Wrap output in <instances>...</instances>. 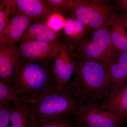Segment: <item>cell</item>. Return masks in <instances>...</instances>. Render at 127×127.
I'll list each match as a JSON object with an SVG mask.
<instances>
[{
  "label": "cell",
  "mask_w": 127,
  "mask_h": 127,
  "mask_svg": "<svg viewBox=\"0 0 127 127\" xmlns=\"http://www.w3.org/2000/svg\"><path fill=\"white\" fill-rule=\"evenodd\" d=\"M108 69L106 65L96 60L76 61L74 77L64 91L80 103L96 104L105 95H109Z\"/></svg>",
  "instance_id": "obj_1"
},
{
  "label": "cell",
  "mask_w": 127,
  "mask_h": 127,
  "mask_svg": "<svg viewBox=\"0 0 127 127\" xmlns=\"http://www.w3.org/2000/svg\"><path fill=\"white\" fill-rule=\"evenodd\" d=\"M53 65L29 61L20 55L9 84L19 97L36 100L46 88L56 84Z\"/></svg>",
  "instance_id": "obj_2"
},
{
  "label": "cell",
  "mask_w": 127,
  "mask_h": 127,
  "mask_svg": "<svg viewBox=\"0 0 127 127\" xmlns=\"http://www.w3.org/2000/svg\"><path fill=\"white\" fill-rule=\"evenodd\" d=\"M80 103L77 100L56 84L46 88L31 104L37 121L52 120L66 118L70 114L74 115Z\"/></svg>",
  "instance_id": "obj_3"
},
{
  "label": "cell",
  "mask_w": 127,
  "mask_h": 127,
  "mask_svg": "<svg viewBox=\"0 0 127 127\" xmlns=\"http://www.w3.org/2000/svg\"><path fill=\"white\" fill-rule=\"evenodd\" d=\"M110 26L94 30L91 40L82 39L70 43L76 61L85 59L101 62L108 67L118 59L120 53L116 50L111 41Z\"/></svg>",
  "instance_id": "obj_4"
},
{
  "label": "cell",
  "mask_w": 127,
  "mask_h": 127,
  "mask_svg": "<svg viewBox=\"0 0 127 127\" xmlns=\"http://www.w3.org/2000/svg\"><path fill=\"white\" fill-rule=\"evenodd\" d=\"M118 9L117 6L111 4L109 1L76 0L69 14L84 26L94 30L111 26Z\"/></svg>",
  "instance_id": "obj_5"
},
{
  "label": "cell",
  "mask_w": 127,
  "mask_h": 127,
  "mask_svg": "<svg viewBox=\"0 0 127 127\" xmlns=\"http://www.w3.org/2000/svg\"><path fill=\"white\" fill-rule=\"evenodd\" d=\"M75 120L83 127H118L117 116L102 106L80 103L75 111Z\"/></svg>",
  "instance_id": "obj_6"
},
{
  "label": "cell",
  "mask_w": 127,
  "mask_h": 127,
  "mask_svg": "<svg viewBox=\"0 0 127 127\" xmlns=\"http://www.w3.org/2000/svg\"><path fill=\"white\" fill-rule=\"evenodd\" d=\"M75 54L70 43L60 39L59 49L52 67V73L57 87L64 89L68 84L74 72Z\"/></svg>",
  "instance_id": "obj_7"
},
{
  "label": "cell",
  "mask_w": 127,
  "mask_h": 127,
  "mask_svg": "<svg viewBox=\"0 0 127 127\" xmlns=\"http://www.w3.org/2000/svg\"><path fill=\"white\" fill-rule=\"evenodd\" d=\"M60 39L50 42L30 41L20 42L21 56L31 61L52 63L57 54Z\"/></svg>",
  "instance_id": "obj_8"
},
{
  "label": "cell",
  "mask_w": 127,
  "mask_h": 127,
  "mask_svg": "<svg viewBox=\"0 0 127 127\" xmlns=\"http://www.w3.org/2000/svg\"><path fill=\"white\" fill-rule=\"evenodd\" d=\"M17 43H0V81L9 84L21 55Z\"/></svg>",
  "instance_id": "obj_9"
},
{
  "label": "cell",
  "mask_w": 127,
  "mask_h": 127,
  "mask_svg": "<svg viewBox=\"0 0 127 127\" xmlns=\"http://www.w3.org/2000/svg\"><path fill=\"white\" fill-rule=\"evenodd\" d=\"M32 24L30 17L25 14L17 12L11 18L4 30L0 33V43H18Z\"/></svg>",
  "instance_id": "obj_10"
},
{
  "label": "cell",
  "mask_w": 127,
  "mask_h": 127,
  "mask_svg": "<svg viewBox=\"0 0 127 127\" xmlns=\"http://www.w3.org/2000/svg\"><path fill=\"white\" fill-rule=\"evenodd\" d=\"M17 13L25 14L32 23L45 21L54 12L46 0H16Z\"/></svg>",
  "instance_id": "obj_11"
},
{
  "label": "cell",
  "mask_w": 127,
  "mask_h": 127,
  "mask_svg": "<svg viewBox=\"0 0 127 127\" xmlns=\"http://www.w3.org/2000/svg\"><path fill=\"white\" fill-rule=\"evenodd\" d=\"M109 94L112 97L127 83V52L120 53L118 59L109 67Z\"/></svg>",
  "instance_id": "obj_12"
},
{
  "label": "cell",
  "mask_w": 127,
  "mask_h": 127,
  "mask_svg": "<svg viewBox=\"0 0 127 127\" xmlns=\"http://www.w3.org/2000/svg\"><path fill=\"white\" fill-rule=\"evenodd\" d=\"M12 105L10 121L7 127H35L37 120L31 104L20 103Z\"/></svg>",
  "instance_id": "obj_13"
},
{
  "label": "cell",
  "mask_w": 127,
  "mask_h": 127,
  "mask_svg": "<svg viewBox=\"0 0 127 127\" xmlns=\"http://www.w3.org/2000/svg\"><path fill=\"white\" fill-rule=\"evenodd\" d=\"M103 107L114 113L121 125L127 120V83L112 97L108 98Z\"/></svg>",
  "instance_id": "obj_14"
},
{
  "label": "cell",
  "mask_w": 127,
  "mask_h": 127,
  "mask_svg": "<svg viewBox=\"0 0 127 127\" xmlns=\"http://www.w3.org/2000/svg\"><path fill=\"white\" fill-rule=\"evenodd\" d=\"M111 26L110 36L114 47L120 53L127 52V33L123 17L116 15Z\"/></svg>",
  "instance_id": "obj_15"
},
{
  "label": "cell",
  "mask_w": 127,
  "mask_h": 127,
  "mask_svg": "<svg viewBox=\"0 0 127 127\" xmlns=\"http://www.w3.org/2000/svg\"><path fill=\"white\" fill-rule=\"evenodd\" d=\"M35 101L36 100L19 97L10 85L0 81V104L11 102L12 104L24 103L33 104Z\"/></svg>",
  "instance_id": "obj_16"
},
{
  "label": "cell",
  "mask_w": 127,
  "mask_h": 127,
  "mask_svg": "<svg viewBox=\"0 0 127 127\" xmlns=\"http://www.w3.org/2000/svg\"><path fill=\"white\" fill-rule=\"evenodd\" d=\"M16 0H0V33L4 30L11 18L17 13Z\"/></svg>",
  "instance_id": "obj_17"
},
{
  "label": "cell",
  "mask_w": 127,
  "mask_h": 127,
  "mask_svg": "<svg viewBox=\"0 0 127 127\" xmlns=\"http://www.w3.org/2000/svg\"><path fill=\"white\" fill-rule=\"evenodd\" d=\"M50 29L46 26L44 21L37 22L32 23L25 32L20 42L28 41L33 37L40 35Z\"/></svg>",
  "instance_id": "obj_18"
},
{
  "label": "cell",
  "mask_w": 127,
  "mask_h": 127,
  "mask_svg": "<svg viewBox=\"0 0 127 127\" xmlns=\"http://www.w3.org/2000/svg\"><path fill=\"white\" fill-rule=\"evenodd\" d=\"M66 20L62 14L53 12L47 18L45 23L46 26L51 30L59 32L64 28Z\"/></svg>",
  "instance_id": "obj_19"
},
{
  "label": "cell",
  "mask_w": 127,
  "mask_h": 127,
  "mask_svg": "<svg viewBox=\"0 0 127 127\" xmlns=\"http://www.w3.org/2000/svg\"><path fill=\"white\" fill-rule=\"evenodd\" d=\"M54 12L63 15L70 11L73 4L72 0H46Z\"/></svg>",
  "instance_id": "obj_20"
},
{
  "label": "cell",
  "mask_w": 127,
  "mask_h": 127,
  "mask_svg": "<svg viewBox=\"0 0 127 127\" xmlns=\"http://www.w3.org/2000/svg\"><path fill=\"white\" fill-rule=\"evenodd\" d=\"M13 106L10 104H0V127H7L10 121Z\"/></svg>",
  "instance_id": "obj_21"
},
{
  "label": "cell",
  "mask_w": 127,
  "mask_h": 127,
  "mask_svg": "<svg viewBox=\"0 0 127 127\" xmlns=\"http://www.w3.org/2000/svg\"><path fill=\"white\" fill-rule=\"evenodd\" d=\"M35 127H73L67 120L64 118L57 120L37 121Z\"/></svg>",
  "instance_id": "obj_22"
},
{
  "label": "cell",
  "mask_w": 127,
  "mask_h": 127,
  "mask_svg": "<svg viewBox=\"0 0 127 127\" xmlns=\"http://www.w3.org/2000/svg\"><path fill=\"white\" fill-rule=\"evenodd\" d=\"M73 18L74 19L75 33L72 41L76 42L82 40L84 37L85 34V26L77 19Z\"/></svg>",
  "instance_id": "obj_23"
},
{
  "label": "cell",
  "mask_w": 127,
  "mask_h": 127,
  "mask_svg": "<svg viewBox=\"0 0 127 127\" xmlns=\"http://www.w3.org/2000/svg\"><path fill=\"white\" fill-rule=\"evenodd\" d=\"M63 29L66 36L72 40L75 33L74 19L73 17H69L66 19Z\"/></svg>",
  "instance_id": "obj_24"
},
{
  "label": "cell",
  "mask_w": 127,
  "mask_h": 127,
  "mask_svg": "<svg viewBox=\"0 0 127 127\" xmlns=\"http://www.w3.org/2000/svg\"><path fill=\"white\" fill-rule=\"evenodd\" d=\"M116 1L118 5V9H124L127 13V0H119Z\"/></svg>",
  "instance_id": "obj_25"
},
{
  "label": "cell",
  "mask_w": 127,
  "mask_h": 127,
  "mask_svg": "<svg viewBox=\"0 0 127 127\" xmlns=\"http://www.w3.org/2000/svg\"><path fill=\"white\" fill-rule=\"evenodd\" d=\"M123 18V22L124 27L127 30V14L124 16Z\"/></svg>",
  "instance_id": "obj_26"
}]
</instances>
